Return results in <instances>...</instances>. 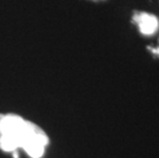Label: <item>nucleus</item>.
Segmentation results:
<instances>
[{"label":"nucleus","mask_w":159,"mask_h":158,"mask_svg":"<svg viewBox=\"0 0 159 158\" xmlns=\"http://www.w3.org/2000/svg\"><path fill=\"white\" fill-rule=\"evenodd\" d=\"M134 21L139 25L140 31L145 35H152L158 30V21L153 15L145 12L136 13L134 16Z\"/></svg>","instance_id":"7ed1b4c3"},{"label":"nucleus","mask_w":159,"mask_h":158,"mask_svg":"<svg viewBox=\"0 0 159 158\" xmlns=\"http://www.w3.org/2000/svg\"><path fill=\"white\" fill-rule=\"evenodd\" d=\"M47 144L48 138L46 133L36 124L29 121L21 148L26 151L30 157L40 158L44 153Z\"/></svg>","instance_id":"f03ea898"},{"label":"nucleus","mask_w":159,"mask_h":158,"mask_svg":"<svg viewBox=\"0 0 159 158\" xmlns=\"http://www.w3.org/2000/svg\"><path fill=\"white\" fill-rule=\"evenodd\" d=\"M149 49H150L152 52H154L155 55H158V56H159V47H158V48H152V47H149Z\"/></svg>","instance_id":"20e7f679"},{"label":"nucleus","mask_w":159,"mask_h":158,"mask_svg":"<svg viewBox=\"0 0 159 158\" xmlns=\"http://www.w3.org/2000/svg\"><path fill=\"white\" fill-rule=\"evenodd\" d=\"M27 124V120L13 114L0 117V149L16 151L21 148Z\"/></svg>","instance_id":"f257e3e1"}]
</instances>
